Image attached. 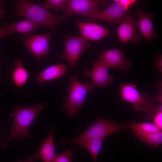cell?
Returning <instances> with one entry per match:
<instances>
[{"instance_id": "f1b7e54d", "label": "cell", "mask_w": 162, "mask_h": 162, "mask_svg": "<svg viewBox=\"0 0 162 162\" xmlns=\"http://www.w3.org/2000/svg\"><path fill=\"white\" fill-rule=\"evenodd\" d=\"M156 63L157 68L160 72L162 71V57L161 56L157 57Z\"/></svg>"}, {"instance_id": "8992f818", "label": "cell", "mask_w": 162, "mask_h": 162, "mask_svg": "<svg viewBox=\"0 0 162 162\" xmlns=\"http://www.w3.org/2000/svg\"><path fill=\"white\" fill-rule=\"evenodd\" d=\"M91 46L87 40L81 35L64 36V49L61 56L62 60L68 62L73 69L84 51Z\"/></svg>"}, {"instance_id": "484cf974", "label": "cell", "mask_w": 162, "mask_h": 162, "mask_svg": "<svg viewBox=\"0 0 162 162\" xmlns=\"http://www.w3.org/2000/svg\"><path fill=\"white\" fill-rule=\"evenodd\" d=\"M162 104L157 106H155L154 108L148 113L144 116L143 119H150L158 112L162 111Z\"/></svg>"}, {"instance_id": "9c48e42d", "label": "cell", "mask_w": 162, "mask_h": 162, "mask_svg": "<svg viewBox=\"0 0 162 162\" xmlns=\"http://www.w3.org/2000/svg\"><path fill=\"white\" fill-rule=\"evenodd\" d=\"M128 10L120 2L114 3L107 8L98 11L88 18L90 21L98 20L107 22L108 23H120L127 14Z\"/></svg>"}, {"instance_id": "d6986e66", "label": "cell", "mask_w": 162, "mask_h": 162, "mask_svg": "<svg viewBox=\"0 0 162 162\" xmlns=\"http://www.w3.org/2000/svg\"><path fill=\"white\" fill-rule=\"evenodd\" d=\"M129 127L134 134L155 133L161 131L154 124L147 122H131Z\"/></svg>"}, {"instance_id": "603a6c76", "label": "cell", "mask_w": 162, "mask_h": 162, "mask_svg": "<svg viewBox=\"0 0 162 162\" xmlns=\"http://www.w3.org/2000/svg\"><path fill=\"white\" fill-rule=\"evenodd\" d=\"M73 158L72 152L68 149L63 153L56 154L55 162H71Z\"/></svg>"}, {"instance_id": "ac0fdd59", "label": "cell", "mask_w": 162, "mask_h": 162, "mask_svg": "<svg viewBox=\"0 0 162 162\" xmlns=\"http://www.w3.org/2000/svg\"><path fill=\"white\" fill-rule=\"evenodd\" d=\"M16 68L13 73V79L14 82L18 88H20L26 82L29 77L28 74L19 59L14 62Z\"/></svg>"}, {"instance_id": "83f0119b", "label": "cell", "mask_w": 162, "mask_h": 162, "mask_svg": "<svg viewBox=\"0 0 162 162\" xmlns=\"http://www.w3.org/2000/svg\"><path fill=\"white\" fill-rule=\"evenodd\" d=\"M9 139L3 137L0 134V145L3 148H5L9 144Z\"/></svg>"}, {"instance_id": "cb8c5ba5", "label": "cell", "mask_w": 162, "mask_h": 162, "mask_svg": "<svg viewBox=\"0 0 162 162\" xmlns=\"http://www.w3.org/2000/svg\"><path fill=\"white\" fill-rule=\"evenodd\" d=\"M12 33L10 28V23H4L0 27V40L4 37Z\"/></svg>"}, {"instance_id": "44dd1931", "label": "cell", "mask_w": 162, "mask_h": 162, "mask_svg": "<svg viewBox=\"0 0 162 162\" xmlns=\"http://www.w3.org/2000/svg\"><path fill=\"white\" fill-rule=\"evenodd\" d=\"M134 134L138 139L148 146L156 147L160 145L162 143V131L155 133Z\"/></svg>"}, {"instance_id": "e0dca14e", "label": "cell", "mask_w": 162, "mask_h": 162, "mask_svg": "<svg viewBox=\"0 0 162 162\" xmlns=\"http://www.w3.org/2000/svg\"><path fill=\"white\" fill-rule=\"evenodd\" d=\"M39 27L38 25L26 19L24 20L10 23V28L12 33L18 32L25 35H28Z\"/></svg>"}, {"instance_id": "3957f363", "label": "cell", "mask_w": 162, "mask_h": 162, "mask_svg": "<svg viewBox=\"0 0 162 162\" xmlns=\"http://www.w3.org/2000/svg\"><path fill=\"white\" fill-rule=\"evenodd\" d=\"M46 105L45 103H40L29 107L17 106L14 108L11 116L13 117L14 122L10 129L9 140H21L29 137L30 135L28 132L29 128L44 110Z\"/></svg>"}, {"instance_id": "f546056e", "label": "cell", "mask_w": 162, "mask_h": 162, "mask_svg": "<svg viewBox=\"0 0 162 162\" xmlns=\"http://www.w3.org/2000/svg\"><path fill=\"white\" fill-rule=\"evenodd\" d=\"M4 3V1L0 0V20L2 18L4 14L6 12L5 10L2 8Z\"/></svg>"}, {"instance_id": "9a60e30c", "label": "cell", "mask_w": 162, "mask_h": 162, "mask_svg": "<svg viewBox=\"0 0 162 162\" xmlns=\"http://www.w3.org/2000/svg\"><path fill=\"white\" fill-rule=\"evenodd\" d=\"M54 128H51L50 132L44 141L39 152L34 154L35 158H39L43 162H55L56 154L55 151L53 136Z\"/></svg>"}, {"instance_id": "2e32d148", "label": "cell", "mask_w": 162, "mask_h": 162, "mask_svg": "<svg viewBox=\"0 0 162 162\" xmlns=\"http://www.w3.org/2000/svg\"><path fill=\"white\" fill-rule=\"evenodd\" d=\"M68 68V65L61 63L48 67L38 74V84H41L46 82L53 80L62 76Z\"/></svg>"}, {"instance_id": "4dcf8cb0", "label": "cell", "mask_w": 162, "mask_h": 162, "mask_svg": "<svg viewBox=\"0 0 162 162\" xmlns=\"http://www.w3.org/2000/svg\"><path fill=\"white\" fill-rule=\"evenodd\" d=\"M34 159L32 157L29 156L27 157L24 161H22L21 159H19L17 162H33Z\"/></svg>"}, {"instance_id": "7402d4cb", "label": "cell", "mask_w": 162, "mask_h": 162, "mask_svg": "<svg viewBox=\"0 0 162 162\" xmlns=\"http://www.w3.org/2000/svg\"><path fill=\"white\" fill-rule=\"evenodd\" d=\"M66 0H47L43 4L47 10L52 9L56 12L64 10L66 5Z\"/></svg>"}, {"instance_id": "30bf717a", "label": "cell", "mask_w": 162, "mask_h": 162, "mask_svg": "<svg viewBox=\"0 0 162 162\" xmlns=\"http://www.w3.org/2000/svg\"><path fill=\"white\" fill-rule=\"evenodd\" d=\"M92 64V69H86L84 75L91 77L94 88H103L114 82L113 77L108 72L109 68L103 61H95Z\"/></svg>"}, {"instance_id": "ba28073f", "label": "cell", "mask_w": 162, "mask_h": 162, "mask_svg": "<svg viewBox=\"0 0 162 162\" xmlns=\"http://www.w3.org/2000/svg\"><path fill=\"white\" fill-rule=\"evenodd\" d=\"M50 37V32L43 34H30L25 35L22 40L34 59L39 60L42 56H49L51 54L49 50Z\"/></svg>"}, {"instance_id": "7c38bea8", "label": "cell", "mask_w": 162, "mask_h": 162, "mask_svg": "<svg viewBox=\"0 0 162 162\" xmlns=\"http://www.w3.org/2000/svg\"><path fill=\"white\" fill-rule=\"evenodd\" d=\"M125 56L121 50L114 49L104 51L98 57L109 68L125 71L128 70L132 64L130 61L126 59Z\"/></svg>"}, {"instance_id": "4fadbf2b", "label": "cell", "mask_w": 162, "mask_h": 162, "mask_svg": "<svg viewBox=\"0 0 162 162\" xmlns=\"http://www.w3.org/2000/svg\"><path fill=\"white\" fill-rule=\"evenodd\" d=\"M76 24L80 35L87 40H99L109 33L107 29L93 22H78Z\"/></svg>"}, {"instance_id": "ffe728a7", "label": "cell", "mask_w": 162, "mask_h": 162, "mask_svg": "<svg viewBox=\"0 0 162 162\" xmlns=\"http://www.w3.org/2000/svg\"><path fill=\"white\" fill-rule=\"evenodd\" d=\"M104 138H97L91 140L84 144L81 147L90 153L94 162H96Z\"/></svg>"}, {"instance_id": "4316f807", "label": "cell", "mask_w": 162, "mask_h": 162, "mask_svg": "<svg viewBox=\"0 0 162 162\" xmlns=\"http://www.w3.org/2000/svg\"><path fill=\"white\" fill-rule=\"evenodd\" d=\"M120 2L128 10L130 7L134 4L136 1L135 0H120Z\"/></svg>"}, {"instance_id": "6da1fadb", "label": "cell", "mask_w": 162, "mask_h": 162, "mask_svg": "<svg viewBox=\"0 0 162 162\" xmlns=\"http://www.w3.org/2000/svg\"><path fill=\"white\" fill-rule=\"evenodd\" d=\"M14 2L15 15L24 17L39 26L46 27L52 32L60 23L65 20L62 15L56 16L49 12L43 4L35 3L27 0H17Z\"/></svg>"}, {"instance_id": "d4e9b609", "label": "cell", "mask_w": 162, "mask_h": 162, "mask_svg": "<svg viewBox=\"0 0 162 162\" xmlns=\"http://www.w3.org/2000/svg\"><path fill=\"white\" fill-rule=\"evenodd\" d=\"M153 124L160 129H162V112L160 111L157 113L153 116Z\"/></svg>"}, {"instance_id": "5b68a950", "label": "cell", "mask_w": 162, "mask_h": 162, "mask_svg": "<svg viewBox=\"0 0 162 162\" xmlns=\"http://www.w3.org/2000/svg\"><path fill=\"white\" fill-rule=\"evenodd\" d=\"M136 87L135 84L130 83L122 85L120 92L122 99L131 103L136 111L149 112L155 106L153 98L146 93L139 92Z\"/></svg>"}, {"instance_id": "5bb4252c", "label": "cell", "mask_w": 162, "mask_h": 162, "mask_svg": "<svg viewBox=\"0 0 162 162\" xmlns=\"http://www.w3.org/2000/svg\"><path fill=\"white\" fill-rule=\"evenodd\" d=\"M139 16L137 22L140 32L147 42H149L156 36L154 31L152 20L155 16L154 14H147L140 10L136 11Z\"/></svg>"}, {"instance_id": "52a82bcc", "label": "cell", "mask_w": 162, "mask_h": 162, "mask_svg": "<svg viewBox=\"0 0 162 162\" xmlns=\"http://www.w3.org/2000/svg\"><path fill=\"white\" fill-rule=\"evenodd\" d=\"M104 1L97 0H66V5L62 14L66 20L73 14L88 18L98 11L99 4Z\"/></svg>"}, {"instance_id": "277c9868", "label": "cell", "mask_w": 162, "mask_h": 162, "mask_svg": "<svg viewBox=\"0 0 162 162\" xmlns=\"http://www.w3.org/2000/svg\"><path fill=\"white\" fill-rule=\"evenodd\" d=\"M124 124L112 122L101 116L98 117L95 122L76 137L68 140L62 139V144H76L81 146L88 141L105 137L126 128Z\"/></svg>"}, {"instance_id": "7a4b0ae2", "label": "cell", "mask_w": 162, "mask_h": 162, "mask_svg": "<svg viewBox=\"0 0 162 162\" xmlns=\"http://www.w3.org/2000/svg\"><path fill=\"white\" fill-rule=\"evenodd\" d=\"M68 82L62 108L69 117L72 118L77 115L79 110L81 109L86 102L87 94L92 92L95 88L92 83L80 81L75 75L70 76Z\"/></svg>"}, {"instance_id": "8fae6325", "label": "cell", "mask_w": 162, "mask_h": 162, "mask_svg": "<svg viewBox=\"0 0 162 162\" xmlns=\"http://www.w3.org/2000/svg\"><path fill=\"white\" fill-rule=\"evenodd\" d=\"M120 23L116 31L121 45L129 41L134 43L140 42V36L136 32L137 22L133 15L127 14Z\"/></svg>"}]
</instances>
